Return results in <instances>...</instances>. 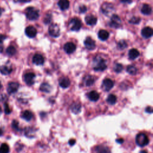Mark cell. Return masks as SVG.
I'll list each match as a JSON object with an SVG mask.
<instances>
[{"mask_svg": "<svg viewBox=\"0 0 153 153\" xmlns=\"http://www.w3.org/2000/svg\"><path fill=\"white\" fill-rule=\"evenodd\" d=\"M93 66V69L96 71H103L107 68L105 60L99 56H97L94 58Z\"/></svg>", "mask_w": 153, "mask_h": 153, "instance_id": "cell-1", "label": "cell"}, {"mask_svg": "<svg viewBox=\"0 0 153 153\" xmlns=\"http://www.w3.org/2000/svg\"><path fill=\"white\" fill-rule=\"evenodd\" d=\"M136 142L138 146L143 147L148 144L149 139L145 133H140L137 134L136 137Z\"/></svg>", "mask_w": 153, "mask_h": 153, "instance_id": "cell-2", "label": "cell"}, {"mask_svg": "<svg viewBox=\"0 0 153 153\" xmlns=\"http://www.w3.org/2000/svg\"><path fill=\"white\" fill-rule=\"evenodd\" d=\"M26 15L29 20L35 21L39 17V11L34 7H28L26 10Z\"/></svg>", "mask_w": 153, "mask_h": 153, "instance_id": "cell-3", "label": "cell"}, {"mask_svg": "<svg viewBox=\"0 0 153 153\" xmlns=\"http://www.w3.org/2000/svg\"><path fill=\"white\" fill-rule=\"evenodd\" d=\"M69 26L72 30L77 31V30H79L80 29L81 27V22L78 19L74 18V19L71 20L69 23Z\"/></svg>", "mask_w": 153, "mask_h": 153, "instance_id": "cell-4", "label": "cell"}, {"mask_svg": "<svg viewBox=\"0 0 153 153\" xmlns=\"http://www.w3.org/2000/svg\"><path fill=\"white\" fill-rule=\"evenodd\" d=\"M101 10L103 14L108 16V15H110L113 13L114 10V8L112 4L109 3H105L102 4Z\"/></svg>", "mask_w": 153, "mask_h": 153, "instance_id": "cell-5", "label": "cell"}, {"mask_svg": "<svg viewBox=\"0 0 153 153\" xmlns=\"http://www.w3.org/2000/svg\"><path fill=\"white\" fill-rule=\"evenodd\" d=\"M49 34L53 37H58L60 35V28L58 24H52L48 29Z\"/></svg>", "mask_w": 153, "mask_h": 153, "instance_id": "cell-6", "label": "cell"}, {"mask_svg": "<svg viewBox=\"0 0 153 153\" xmlns=\"http://www.w3.org/2000/svg\"><path fill=\"white\" fill-rule=\"evenodd\" d=\"M120 18L115 15H113L111 18V22H109V26L114 28H119L121 26Z\"/></svg>", "mask_w": 153, "mask_h": 153, "instance_id": "cell-7", "label": "cell"}, {"mask_svg": "<svg viewBox=\"0 0 153 153\" xmlns=\"http://www.w3.org/2000/svg\"><path fill=\"white\" fill-rule=\"evenodd\" d=\"M35 75L33 72H29L24 76V81L28 85H32L35 82Z\"/></svg>", "mask_w": 153, "mask_h": 153, "instance_id": "cell-8", "label": "cell"}, {"mask_svg": "<svg viewBox=\"0 0 153 153\" xmlns=\"http://www.w3.org/2000/svg\"><path fill=\"white\" fill-rule=\"evenodd\" d=\"M114 83L112 79L109 78H107L103 81L102 87L104 90L108 91L114 87Z\"/></svg>", "mask_w": 153, "mask_h": 153, "instance_id": "cell-9", "label": "cell"}, {"mask_svg": "<svg viewBox=\"0 0 153 153\" xmlns=\"http://www.w3.org/2000/svg\"><path fill=\"white\" fill-rule=\"evenodd\" d=\"M19 87V84L16 82H10L8 84L7 87V91L8 93L11 95L15 93L18 90V89Z\"/></svg>", "mask_w": 153, "mask_h": 153, "instance_id": "cell-10", "label": "cell"}, {"mask_svg": "<svg viewBox=\"0 0 153 153\" xmlns=\"http://www.w3.org/2000/svg\"><path fill=\"white\" fill-rule=\"evenodd\" d=\"M84 46L88 50H93L96 47L95 41L90 37H87L84 41Z\"/></svg>", "mask_w": 153, "mask_h": 153, "instance_id": "cell-11", "label": "cell"}, {"mask_svg": "<svg viewBox=\"0 0 153 153\" xmlns=\"http://www.w3.org/2000/svg\"><path fill=\"white\" fill-rule=\"evenodd\" d=\"M76 49V45L73 42H69L66 43L64 46V50L68 54H71L74 52Z\"/></svg>", "mask_w": 153, "mask_h": 153, "instance_id": "cell-12", "label": "cell"}, {"mask_svg": "<svg viewBox=\"0 0 153 153\" xmlns=\"http://www.w3.org/2000/svg\"><path fill=\"white\" fill-rule=\"evenodd\" d=\"M32 62L36 65H41L44 64V59L42 55L40 54H36L32 58Z\"/></svg>", "mask_w": 153, "mask_h": 153, "instance_id": "cell-13", "label": "cell"}, {"mask_svg": "<svg viewBox=\"0 0 153 153\" xmlns=\"http://www.w3.org/2000/svg\"><path fill=\"white\" fill-rule=\"evenodd\" d=\"M25 33L28 37L34 38L36 36V34H37V31H36V29L34 27L29 26L26 28Z\"/></svg>", "mask_w": 153, "mask_h": 153, "instance_id": "cell-14", "label": "cell"}, {"mask_svg": "<svg viewBox=\"0 0 153 153\" xmlns=\"http://www.w3.org/2000/svg\"><path fill=\"white\" fill-rule=\"evenodd\" d=\"M12 71V67L10 65L5 64L0 66V72L3 75H9Z\"/></svg>", "mask_w": 153, "mask_h": 153, "instance_id": "cell-15", "label": "cell"}, {"mask_svg": "<svg viewBox=\"0 0 153 153\" xmlns=\"http://www.w3.org/2000/svg\"><path fill=\"white\" fill-rule=\"evenodd\" d=\"M59 85L61 87H62L64 89H66L68 88L71 84L70 80L69 79V78H66V77H64L60 78L59 79Z\"/></svg>", "mask_w": 153, "mask_h": 153, "instance_id": "cell-16", "label": "cell"}, {"mask_svg": "<svg viewBox=\"0 0 153 153\" xmlns=\"http://www.w3.org/2000/svg\"><path fill=\"white\" fill-rule=\"evenodd\" d=\"M71 109L73 113L76 114H79L81 109V104L78 102H74L71 106Z\"/></svg>", "mask_w": 153, "mask_h": 153, "instance_id": "cell-17", "label": "cell"}, {"mask_svg": "<svg viewBox=\"0 0 153 153\" xmlns=\"http://www.w3.org/2000/svg\"><path fill=\"white\" fill-rule=\"evenodd\" d=\"M141 34L144 38H148L152 35V29L150 27H145L142 29Z\"/></svg>", "mask_w": 153, "mask_h": 153, "instance_id": "cell-18", "label": "cell"}, {"mask_svg": "<svg viewBox=\"0 0 153 153\" xmlns=\"http://www.w3.org/2000/svg\"><path fill=\"white\" fill-rule=\"evenodd\" d=\"M95 152L96 153H111L109 148L108 146H103V145H98L95 148Z\"/></svg>", "mask_w": 153, "mask_h": 153, "instance_id": "cell-19", "label": "cell"}, {"mask_svg": "<svg viewBox=\"0 0 153 153\" xmlns=\"http://www.w3.org/2000/svg\"><path fill=\"white\" fill-rule=\"evenodd\" d=\"M85 21L89 25H94L97 22V18L92 15H89L85 17Z\"/></svg>", "mask_w": 153, "mask_h": 153, "instance_id": "cell-20", "label": "cell"}, {"mask_svg": "<svg viewBox=\"0 0 153 153\" xmlns=\"http://www.w3.org/2000/svg\"><path fill=\"white\" fill-rule=\"evenodd\" d=\"M88 97L90 101L96 102L99 99V95L97 91L93 90L90 91V92L88 94Z\"/></svg>", "mask_w": 153, "mask_h": 153, "instance_id": "cell-21", "label": "cell"}, {"mask_svg": "<svg viewBox=\"0 0 153 153\" xmlns=\"http://www.w3.org/2000/svg\"><path fill=\"white\" fill-rule=\"evenodd\" d=\"M95 78L91 76H87L84 78V82L86 86H90V85H93L95 83Z\"/></svg>", "mask_w": 153, "mask_h": 153, "instance_id": "cell-22", "label": "cell"}, {"mask_svg": "<svg viewBox=\"0 0 153 153\" xmlns=\"http://www.w3.org/2000/svg\"><path fill=\"white\" fill-rule=\"evenodd\" d=\"M58 5L61 10H65L68 9L70 6V2L68 0H59Z\"/></svg>", "mask_w": 153, "mask_h": 153, "instance_id": "cell-23", "label": "cell"}, {"mask_svg": "<svg viewBox=\"0 0 153 153\" xmlns=\"http://www.w3.org/2000/svg\"><path fill=\"white\" fill-rule=\"evenodd\" d=\"M40 89L41 91H43V92L50 93L52 90V87L49 84L47 83H43L41 84Z\"/></svg>", "mask_w": 153, "mask_h": 153, "instance_id": "cell-24", "label": "cell"}, {"mask_svg": "<svg viewBox=\"0 0 153 153\" xmlns=\"http://www.w3.org/2000/svg\"><path fill=\"white\" fill-rule=\"evenodd\" d=\"M109 32L107 31L106 30H100L98 33V36L99 38L102 41L107 40L109 37Z\"/></svg>", "mask_w": 153, "mask_h": 153, "instance_id": "cell-25", "label": "cell"}, {"mask_svg": "<svg viewBox=\"0 0 153 153\" xmlns=\"http://www.w3.org/2000/svg\"><path fill=\"white\" fill-rule=\"evenodd\" d=\"M141 12L145 15H150L152 13V8L149 4H145L141 9Z\"/></svg>", "mask_w": 153, "mask_h": 153, "instance_id": "cell-26", "label": "cell"}, {"mask_svg": "<svg viewBox=\"0 0 153 153\" xmlns=\"http://www.w3.org/2000/svg\"><path fill=\"white\" fill-rule=\"evenodd\" d=\"M139 56V52L135 48H132L128 52V57L132 60L136 59Z\"/></svg>", "mask_w": 153, "mask_h": 153, "instance_id": "cell-27", "label": "cell"}, {"mask_svg": "<svg viewBox=\"0 0 153 153\" xmlns=\"http://www.w3.org/2000/svg\"><path fill=\"white\" fill-rule=\"evenodd\" d=\"M22 117L23 119H25V120L29 121L32 120V119L33 117V114L30 111L26 110V111H25L22 113Z\"/></svg>", "mask_w": 153, "mask_h": 153, "instance_id": "cell-28", "label": "cell"}, {"mask_svg": "<svg viewBox=\"0 0 153 153\" xmlns=\"http://www.w3.org/2000/svg\"><path fill=\"white\" fill-rule=\"evenodd\" d=\"M107 101L110 105H114L117 102V96L113 94L109 95L107 97Z\"/></svg>", "mask_w": 153, "mask_h": 153, "instance_id": "cell-29", "label": "cell"}, {"mask_svg": "<svg viewBox=\"0 0 153 153\" xmlns=\"http://www.w3.org/2000/svg\"><path fill=\"white\" fill-rule=\"evenodd\" d=\"M127 72L130 75H136L138 72L137 68L134 66L129 65L127 68Z\"/></svg>", "mask_w": 153, "mask_h": 153, "instance_id": "cell-30", "label": "cell"}, {"mask_svg": "<svg viewBox=\"0 0 153 153\" xmlns=\"http://www.w3.org/2000/svg\"><path fill=\"white\" fill-rule=\"evenodd\" d=\"M6 53L9 56H13L16 53V50L15 47L13 46H9L7 50H6Z\"/></svg>", "mask_w": 153, "mask_h": 153, "instance_id": "cell-31", "label": "cell"}, {"mask_svg": "<svg viewBox=\"0 0 153 153\" xmlns=\"http://www.w3.org/2000/svg\"><path fill=\"white\" fill-rule=\"evenodd\" d=\"M9 151L10 148L7 144H3L0 146V153H9Z\"/></svg>", "mask_w": 153, "mask_h": 153, "instance_id": "cell-32", "label": "cell"}, {"mask_svg": "<svg viewBox=\"0 0 153 153\" xmlns=\"http://www.w3.org/2000/svg\"><path fill=\"white\" fill-rule=\"evenodd\" d=\"M127 44L125 40L120 41L117 44V47L119 48V49H120V50L125 49V48H126L127 47Z\"/></svg>", "mask_w": 153, "mask_h": 153, "instance_id": "cell-33", "label": "cell"}, {"mask_svg": "<svg viewBox=\"0 0 153 153\" xmlns=\"http://www.w3.org/2000/svg\"><path fill=\"white\" fill-rule=\"evenodd\" d=\"M123 65L120 64H115L114 66V70L115 72L119 73L120 72H121V71L123 70Z\"/></svg>", "mask_w": 153, "mask_h": 153, "instance_id": "cell-34", "label": "cell"}, {"mask_svg": "<svg viewBox=\"0 0 153 153\" xmlns=\"http://www.w3.org/2000/svg\"><path fill=\"white\" fill-rule=\"evenodd\" d=\"M140 18L134 17H132L130 19V21H129V23H132V24H138L140 22Z\"/></svg>", "mask_w": 153, "mask_h": 153, "instance_id": "cell-35", "label": "cell"}, {"mask_svg": "<svg viewBox=\"0 0 153 153\" xmlns=\"http://www.w3.org/2000/svg\"><path fill=\"white\" fill-rule=\"evenodd\" d=\"M11 126L15 130H19V123H18V121H17L16 120H13Z\"/></svg>", "mask_w": 153, "mask_h": 153, "instance_id": "cell-36", "label": "cell"}, {"mask_svg": "<svg viewBox=\"0 0 153 153\" xmlns=\"http://www.w3.org/2000/svg\"><path fill=\"white\" fill-rule=\"evenodd\" d=\"M4 107H5V114H10V113H11V109L9 108V105H8V104L7 103H5V105H4Z\"/></svg>", "mask_w": 153, "mask_h": 153, "instance_id": "cell-37", "label": "cell"}, {"mask_svg": "<svg viewBox=\"0 0 153 153\" xmlns=\"http://www.w3.org/2000/svg\"><path fill=\"white\" fill-rule=\"evenodd\" d=\"M6 38V36L3 35H0V45H1L3 42V41Z\"/></svg>", "mask_w": 153, "mask_h": 153, "instance_id": "cell-38", "label": "cell"}, {"mask_svg": "<svg viewBox=\"0 0 153 153\" xmlns=\"http://www.w3.org/2000/svg\"><path fill=\"white\" fill-rule=\"evenodd\" d=\"M87 10V8L85 7V6H81L79 8V11H80V13H84V12Z\"/></svg>", "mask_w": 153, "mask_h": 153, "instance_id": "cell-39", "label": "cell"}, {"mask_svg": "<svg viewBox=\"0 0 153 153\" xmlns=\"http://www.w3.org/2000/svg\"><path fill=\"white\" fill-rule=\"evenodd\" d=\"M145 111L147 113L151 114L152 113V109L151 107H146V108L145 109Z\"/></svg>", "mask_w": 153, "mask_h": 153, "instance_id": "cell-40", "label": "cell"}, {"mask_svg": "<svg viewBox=\"0 0 153 153\" xmlns=\"http://www.w3.org/2000/svg\"><path fill=\"white\" fill-rule=\"evenodd\" d=\"M31 1V0H14L16 3H27Z\"/></svg>", "mask_w": 153, "mask_h": 153, "instance_id": "cell-41", "label": "cell"}, {"mask_svg": "<svg viewBox=\"0 0 153 153\" xmlns=\"http://www.w3.org/2000/svg\"><path fill=\"white\" fill-rule=\"evenodd\" d=\"M76 140L74 139H71L69 140V144L71 145V146H72V145H74L75 144H76Z\"/></svg>", "mask_w": 153, "mask_h": 153, "instance_id": "cell-42", "label": "cell"}, {"mask_svg": "<svg viewBox=\"0 0 153 153\" xmlns=\"http://www.w3.org/2000/svg\"><path fill=\"white\" fill-rule=\"evenodd\" d=\"M116 142L119 144H122V143H123V142H124V139H122V138H119V139H116Z\"/></svg>", "mask_w": 153, "mask_h": 153, "instance_id": "cell-43", "label": "cell"}, {"mask_svg": "<svg viewBox=\"0 0 153 153\" xmlns=\"http://www.w3.org/2000/svg\"><path fill=\"white\" fill-rule=\"evenodd\" d=\"M120 1L123 3H130L132 2V0H120Z\"/></svg>", "mask_w": 153, "mask_h": 153, "instance_id": "cell-44", "label": "cell"}, {"mask_svg": "<svg viewBox=\"0 0 153 153\" xmlns=\"http://www.w3.org/2000/svg\"><path fill=\"white\" fill-rule=\"evenodd\" d=\"M140 153H148V152H146V151H145V150H142V151H141L140 152Z\"/></svg>", "mask_w": 153, "mask_h": 153, "instance_id": "cell-45", "label": "cell"}, {"mask_svg": "<svg viewBox=\"0 0 153 153\" xmlns=\"http://www.w3.org/2000/svg\"><path fill=\"white\" fill-rule=\"evenodd\" d=\"M2 12H3V10L1 7H0V16H1V15L2 14Z\"/></svg>", "mask_w": 153, "mask_h": 153, "instance_id": "cell-46", "label": "cell"}, {"mask_svg": "<svg viewBox=\"0 0 153 153\" xmlns=\"http://www.w3.org/2000/svg\"><path fill=\"white\" fill-rule=\"evenodd\" d=\"M1 113H2V109H1V107H0V115H1Z\"/></svg>", "mask_w": 153, "mask_h": 153, "instance_id": "cell-47", "label": "cell"}, {"mask_svg": "<svg viewBox=\"0 0 153 153\" xmlns=\"http://www.w3.org/2000/svg\"><path fill=\"white\" fill-rule=\"evenodd\" d=\"M2 88V84L1 83V82H0V89H1Z\"/></svg>", "mask_w": 153, "mask_h": 153, "instance_id": "cell-48", "label": "cell"}]
</instances>
